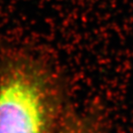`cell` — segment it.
<instances>
[{
	"mask_svg": "<svg viewBox=\"0 0 133 133\" xmlns=\"http://www.w3.org/2000/svg\"><path fill=\"white\" fill-rule=\"evenodd\" d=\"M56 133H108L104 119L98 113L70 115L63 118Z\"/></svg>",
	"mask_w": 133,
	"mask_h": 133,
	"instance_id": "cell-2",
	"label": "cell"
},
{
	"mask_svg": "<svg viewBox=\"0 0 133 133\" xmlns=\"http://www.w3.org/2000/svg\"><path fill=\"white\" fill-rule=\"evenodd\" d=\"M62 90L51 68L15 51L0 65V133H56L64 116Z\"/></svg>",
	"mask_w": 133,
	"mask_h": 133,
	"instance_id": "cell-1",
	"label": "cell"
}]
</instances>
